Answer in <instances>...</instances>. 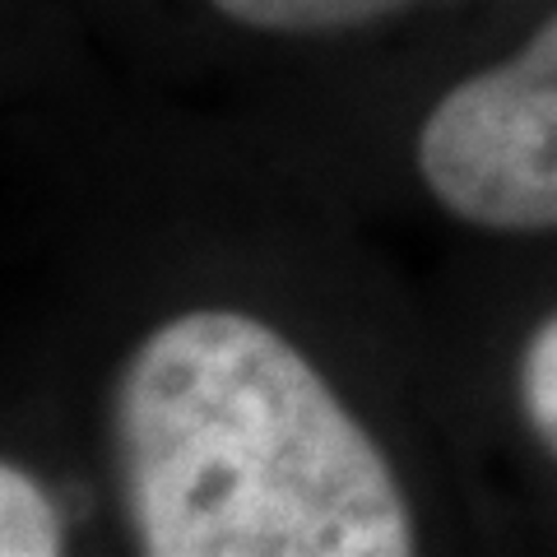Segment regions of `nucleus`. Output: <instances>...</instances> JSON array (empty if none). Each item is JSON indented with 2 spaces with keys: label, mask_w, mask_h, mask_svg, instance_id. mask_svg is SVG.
I'll list each match as a JSON object with an SVG mask.
<instances>
[{
  "label": "nucleus",
  "mask_w": 557,
  "mask_h": 557,
  "mask_svg": "<svg viewBox=\"0 0 557 557\" xmlns=\"http://www.w3.org/2000/svg\"><path fill=\"white\" fill-rule=\"evenodd\" d=\"M131 525L149 557H405L391 460L265 321L186 311L116 395Z\"/></svg>",
  "instance_id": "nucleus-1"
},
{
  "label": "nucleus",
  "mask_w": 557,
  "mask_h": 557,
  "mask_svg": "<svg viewBox=\"0 0 557 557\" xmlns=\"http://www.w3.org/2000/svg\"><path fill=\"white\" fill-rule=\"evenodd\" d=\"M418 172L474 228L557 233V14L428 112Z\"/></svg>",
  "instance_id": "nucleus-2"
},
{
  "label": "nucleus",
  "mask_w": 557,
  "mask_h": 557,
  "mask_svg": "<svg viewBox=\"0 0 557 557\" xmlns=\"http://www.w3.org/2000/svg\"><path fill=\"white\" fill-rule=\"evenodd\" d=\"M209 5L265 33H344L409 10L413 0H209Z\"/></svg>",
  "instance_id": "nucleus-3"
},
{
  "label": "nucleus",
  "mask_w": 557,
  "mask_h": 557,
  "mask_svg": "<svg viewBox=\"0 0 557 557\" xmlns=\"http://www.w3.org/2000/svg\"><path fill=\"white\" fill-rule=\"evenodd\" d=\"M65 548L61 511L24 469L0 460V557H57Z\"/></svg>",
  "instance_id": "nucleus-4"
},
{
  "label": "nucleus",
  "mask_w": 557,
  "mask_h": 557,
  "mask_svg": "<svg viewBox=\"0 0 557 557\" xmlns=\"http://www.w3.org/2000/svg\"><path fill=\"white\" fill-rule=\"evenodd\" d=\"M520 409H525L534 437L557 456V317L534 330L520 358Z\"/></svg>",
  "instance_id": "nucleus-5"
}]
</instances>
